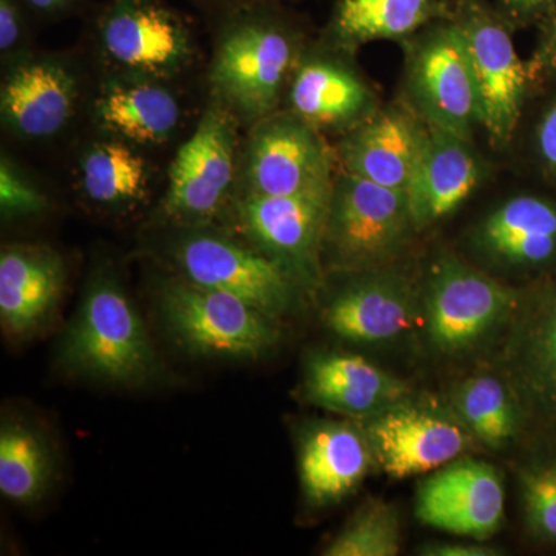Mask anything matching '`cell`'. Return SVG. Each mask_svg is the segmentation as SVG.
Wrapping results in <instances>:
<instances>
[{
    "instance_id": "23",
    "label": "cell",
    "mask_w": 556,
    "mask_h": 556,
    "mask_svg": "<svg viewBox=\"0 0 556 556\" xmlns=\"http://www.w3.org/2000/svg\"><path fill=\"white\" fill-rule=\"evenodd\" d=\"M453 0H339L329 35L342 49L375 40H405L452 16Z\"/></svg>"
},
{
    "instance_id": "35",
    "label": "cell",
    "mask_w": 556,
    "mask_h": 556,
    "mask_svg": "<svg viewBox=\"0 0 556 556\" xmlns=\"http://www.w3.org/2000/svg\"><path fill=\"white\" fill-rule=\"evenodd\" d=\"M538 149L543 160L556 172V104L547 110L538 127Z\"/></svg>"
},
{
    "instance_id": "9",
    "label": "cell",
    "mask_w": 556,
    "mask_h": 556,
    "mask_svg": "<svg viewBox=\"0 0 556 556\" xmlns=\"http://www.w3.org/2000/svg\"><path fill=\"white\" fill-rule=\"evenodd\" d=\"M236 127L232 110L222 101L207 109L172 163L163 200L167 217L203 223L217 215L236 178Z\"/></svg>"
},
{
    "instance_id": "12",
    "label": "cell",
    "mask_w": 556,
    "mask_h": 556,
    "mask_svg": "<svg viewBox=\"0 0 556 556\" xmlns=\"http://www.w3.org/2000/svg\"><path fill=\"white\" fill-rule=\"evenodd\" d=\"M514 294L459 260H439L427 298L428 334L442 351H459L484 338L514 306Z\"/></svg>"
},
{
    "instance_id": "1",
    "label": "cell",
    "mask_w": 556,
    "mask_h": 556,
    "mask_svg": "<svg viewBox=\"0 0 556 556\" xmlns=\"http://www.w3.org/2000/svg\"><path fill=\"white\" fill-rule=\"evenodd\" d=\"M219 36L211 79L218 101L249 123L276 112L281 91L299 64L295 31L270 3L229 13Z\"/></svg>"
},
{
    "instance_id": "29",
    "label": "cell",
    "mask_w": 556,
    "mask_h": 556,
    "mask_svg": "<svg viewBox=\"0 0 556 556\" xmlns=\"http://www.w3.org/2000/svg\"><path fill=\"white\" fill-rule=\"evenodd\" d=\"M514 353L522 382L556 408V292L529 317Z\"/></svg>"
},
{
    "instance_id": "39",
    "label": "cell",
    "mask_w": 556,
    "mask_h": 556,
    "mask_svg": "<svg viewBox=\"0 0 556 556\" xmlns=\"http://www.w3.org/2000/svg\"><path fill=\"white\" fill-rule=\"evenodd\" d=\"M21 2L27 3L28 7L39 11V13L54 14L68 10L78 0H21Z\"/></svg>"
},
{
    "instance_id": "11",
    "label": "cell",
    "mask_w": 556,
    "mask_h": 556,
    "mask_svg": "<svg viewBox=\"0 0 556 556\" xmlns=\"http://www.w3.org/2000/svg\"><path fill=\"white\" fill-rule=\"evenodd\" d=\"M331 193L332 188L295 195L244 192L237 204V218L255 248L295 276H309L324 248Z\"/></svg>"
},
{
    "instance_id": "30",
    "label": "cell",
    "mask_w": 556,
    "mask_h": 556,
    "mask_svg": "<svg viewBox=\"0 0 556 556\" xmlns=\"http://www.w3.org/2000/svg\"><path fill=\"white\" fill-rule=\"evenodd\" d=\"M401 521L390 504L369 503L325 548L328 556H394L401 551Z\"/></svg>"
},
{
    "instance_id": "18",
    "label": "cell",
    "mask_w": 556,
    "mask_h": 556,
    "mask_svg": "<svg viewBox=\"0 0 556 556\" xmlns=\"http://www.w3.org/2000/svg\"><path fill=\"white\" fill-rule=\"evenodd\" d=\"M76 94V80L67 68L51 61L24 62L3 80V123L22 138L53 137L72 119Z\"/></svg>"
},
{
    "instance_id": "7",
    "label": "cell",
    "mask_w": 556,
    "mask_h": 556,
    "mask_svg": "<svg viewBox=\"0 0 556 556\" xmlns=\"http://www.w3.org/2000/svg\"><path fill=\"white\" fill-rule=\"evenodd\" d=\"M181 277L192 283L236 295L274 318L294 299L288 266L258 248L212 233H190L174 249Z\"/></svg>"
},
{
    "instance_id": "20",
    "label": "cell",
    "mask_w": 556,
    "mask_h": 556,
    "mask_svg": "<svg viewBox=\"0 0 556 556\" xmlns=\"http://www.w3.org/2000/svg\"><path fill=\"white\" fill-rule=\"evenodd\" d=\"M324 318L327 327L348 342H387L412 327L415 302L401 278H362L331 300Z\"/></svg>"
},
{
    "instance_id": "13",
    "label": "cell",
    "mask_w": 556,
    "mask_h": 556,
    "mask_svg": "<svg viewBox=\"0 0 556 556\" xmlns=\"http://www.w3.org/2000/svg\"><path fill=\"white\" fill-rule=\"evenodd\" d=\"M506 492L496 468L460 459L427 478L416 497V517L426 526L486 540L500 530Z\"/></svg>"
},
{
    "instance_id": "38",
    "label": "cell",
    "mask_w": 556,
    "mask_h": 556,
    "mask_svg": "<svg viewBox=\"0 0 556 556\" xmlns=\"http://www.w3.org/2000/svg\"><path fill=\"white\" fill-rule=\"evenodd\" d=\"M195 2L229 14L233 11L249 9V7L260 5V3H273L274 0H195Z\"/></svg>"
},
{
    "instance_id": "8",
    "label": "cell",
    "mask_w": 556,
    "mask_h": 556,
    "mask_svg": "<svg viewBox=\"0 0 556 556\" xmlns=\"http://www.w3.org/2000/svg\"><path fill=\"white\" fill-rule=\"evenodd\" d=\"M334 153L320 130L294 112L257 121L249 137L244 179L247 192L295 195L332 188Z\"/></svg>"
},
{
    "instance_id": "3",
    "label": "cell",
    "mask_w": 556,
    "mask_h": 556,
    "mask_svg": "<svg viewBox=\"0 0 556 556\" xmlns=\"http://www.w3.org/2000/svg\"><path fill=\"white\" fill-rule=\"evenodd\" d=\"M407 40V93L428 126L471 141L481 124L479 98L463 33L452 16Z\"/></svg>"
},
{
    "instance_id": "15",
    "label": "cell",
    "mask_w": 556,
    "mask_h": 556,
    "mask_svg": "<svg viewBox=\"0 0 556 556\" xmlns=\"http://www.w3.org/2000/svg\"><path fill=\"white\" fill-rule=\"evenodd\" d=\"M368 442L390 478L405 479L447 466L467 448L456 424L420 409L394 405L368 426Z\"/></svg>"
},
{
    "instance_id": "33",
    "label": "cell",
    "mask_w": 556,
    "mask_h": 556,
    "mask_svg": "<svg viewBox=\"0 0 556 556\" xmlns=\"http://www.w3.org/2000/svg\"><path fill=\"white\" fill-rule=\"evenodd\" d=\"M495 9L510 27L551 16L556 0H495Z\"/></svg>"
},
{
    "instance_id": "31",
    "label": "cell",
    "mask_w": 556,
    "mask_h": 556,
    "mask_svg": "<svg viewBox=\"0 0 556 556\" xmlns=\"http://www.w3.org/2000/svg\"><path fill=\"white\" fill-rule=\"evenodd\" d=\"M527 522L536 535L556 541V466L530 468L521 478Z\"/></svg>"
},
{
    "instance_id": "26",
    "label": "cell",
    "mask_w": 556,
    "mask_h": 556,
    "mask_svg": "<svg viewBox=\"0 0 556 556\" xmlns=\"http://www.w3.org/2000/svg\"><path fill=\"white\" fill-rule=\"evenodd\" d=\"M51 453L38 431L20 420L0 428V492L17 504H33L49 486Z\"/></svg>"
},
{
    "instance_id": "24",
    "label": "cell",
    "mask_w": 556,
    "mask_h": 556,
    "mask_svg": "<svg viewBox=\"0 0 556 556\" xmlns=\"http://www.w3.org/2000/svg\"><path fill=\"white\" fill-rule=\"evenodd\" d=\"M478 241L490 257L508 265L547 262L556 252V207L536 197H515L482 222Z\"/></svg>"
},
{
    "instance_id": "32",
    "label": "cell",
    "mask_w": 556,
    "mask_h": 556,
    "mask_svg": "<svg viewBox=\"0 0 556 556\" xmlns=\"http://www.w3.org/2000/svg\"><path fill=\"white\" fill-rule=\"evenodd\" d=\"M0 207L9 217L35 215L47 207V200L9 159L0 163Z\"/></svg>"
},
{
    "instance_id": "19",
    "label": "cell",
    "mask_w": 556,
    "mask_h": 556,
    "mask_svg": "<svg viewBox=\"0 0 556 556\" xmlns=\"http://www.w3.org/2000/svg\"><path fill=\"white\" fill-rule=\"evenodd\" d=\"M289 102L291 112L317 130H351L379 109L375 93L353 68L324 58L298 64Z\"/></svg>"
},
{
    "instance_id": "28",
    "label": "cell",
    "mask_w": 556,
    "mask_h": 556,
    "mask_svg": "<svg viewBox=\"0 0 556 556\" xmlns=\"http://www.w3.org/2000/svg\"><path fill=\"white\" fill-rule=\"evenodd\" d=\"M455 404L466 426L489 447L506 445L518 427L517 412L504 383L478 376L457 390Z\"/></svg>"
},
{
    "instance_id": "14",
    "label": "cell",
    "mask_w": 556,
    "mask_h": 556,
    "mask_svg": "<svg viewBox=\"0 0 556 556\" xmlns=\"http://www.w3.org/2000/svg\"><path fill=\"white\" fill-rule=\"evenodd\" d=\"M427 135L428 124L412 105H388L346 131L339 159L350 174L407 192Z\"/></svg>"
},
{
    "instance_id": "21",
    "label": "cell",
    "mask_w": 556,
    "mask_h": 556,
    "mask_svg": "<svg viewBox=\"0 0 556 556\" xmlns=\"http://www.w3.org/2000/svg\"><path fill=\"white\" fill-rule=\"evenodd\" d=\"M305 390L314 404L351 416L379 415L408 393L404 382L367 358L346 354L311 358Z\"/></svg>"
},
{
    "instance_id": "6",
    "label": "cell",
    "mask_w": 556,
    "mask_h": 556,
    "mask_svg": "<svg viewBox=\"0 0 556 556\" xmlns=\"http://www.w3.org/2000/svg\"><path fill=\"white\" fill-rule=\"evenodd\" d=\"M452 17L463 33L479 98L481 124L506 146L517 129L529 72L510 36V25L489 0H453Z\"/></svg>"
},
{
    "instance_id": "2",
    "label": "cell",
    "mask_w": 556,
    "mask_h": 556,
    "mask_svg": "<svg viewBox=\"0 0 556 556\" xmlns=\"http://www.w3.org/2000/svg\"><path fill=\"white\" fill-rule=\"evenodd\" d=\"M62 361L73 371L116 386H138L155 375L144 324L110 274L94 277L87 288L62 343Z\"/></svg>"
},
{
    "instance_id": "16",
    "label": "cell",
    "mask_w": 556,
    "mask_h": 556,
    "mask_svg": "<svg viewBox=\"0 0 556 556\" xmlns=\"http://www.w3.org/2000/svg\"><path fill=\"white\" fill-rule=\"evenodd\" d=\"M470 142L428 126L426 146L407 188L416 230L452 215L481 185L485 166Z\"/></svg>"
},
{
    "instance_id": "5",
    "label": "cell",
    "mask_w": 556,
    "mask_h": 556,
    "mask_svg": "<svg viewBox=\"0 0 556 556\" xmlns=\"http://www.w3.org/2000/svg\"><path fill=\"white\" fill-rule=\"evenodd\" d=\"M161 309L179 345L200 356L257 358L277 342L273 318L228 292L169 280Z\"/></svg>"
},
{
    "instance_id": "17",
    "label": "cell",
    "mask_w": 556,
    "mask_h": 556,
    "mask_svg": "<svg viewBox=\"0 0 556 556\" xmlns=\"http://www.w3.org/2000/svg\"><path fill=\"white\" fill-rule=\"evenodd\" d=\"M65 285L58 252L35 244H14L0 254V321L7 334L28 338L60 305Z\"/></svg>"
},
{
    "instance_id": "27",
    "label": "cell",
    "mask_w": 556,
    "mask_h": 556,
    "mask_svg": "<svg viewBox=\"0 0 556 556\" xmlns=\"http://www.w3.org/2000/svg\"><path fill=\"white\" fill-rule=\"evenodd\" d=\"M84 192L102 206H121L142 199L148 188V166L123 142L94 144L80 164Z\"/></svg>"
},
{
    "instance_id": "34",
    "label": "cell",
    "mask_w": 556,
    "mask_h": 556,
    "mask_svg": "<svg viewBox=\"0 0 556 556\" xmlns=\"http://www.w3.org/2000/svg\"><path fill=\"white\" fill-rule=\"evenodd\" d=\"M21 0H0V50H13L24 31Z\"/></svg>"
},
{
    "instance_id": "10",
    "label": "cell",
    "mask_w": 556,
    "mask_h": 556,
    "mask_svg": "<svg viewBox=\"0 0 556 556\" xmlns=\"http://www.w3.org/2000/svg\"><path fill=\"white\" fill-rule=\"evenodd\" d=\"M100 39L116 65L153 78L175 75L192 53L188 27L163 0H112Z\"/></svg>"
},
{
    "instance_id": "4",
    "label": "cell",
    "mask_w": 556,
    "mask_h": 556,
    "mask_svg": "<svg viewBox=\"0 0 556 556\" xmlns=\"http://www.w3.org/2000/svg\"><path fill=\"white\" fill-rule=\"evenodd\" d=\"M413 230L407 192L343 172L332 186L324 249L339 268L367 269L390 260Z\"/></svg>"
},
{
    "instance_id": "25",
    "label": "cell",
    "mask_w": 556,
    "mask_h": 556,
    "mask_svg": "<svg viewBox=\"0 0 556 556\" xmlns=\"http://www.w3.org/2000/svg\"><path fill=\"white\" fill-rule=\"evenodd\" d=\"M94 113L105 130L139 144L167 141L181 118L177 98L152 80L109 84L98 97Z\"/></svg>"
},
{
    "instance_id": "37",
    "label": "cell",
    "mask_w": 556,
    "mask_h": 556,
    "mask_svg": "<svg viewBox=\"0 0 556 556\" xmlns=\"http://www.w3.org/2000/svg\"><path fill=\"white\" fill-rule=\"evenodd\" d=\"M541 61L547 68L556 72V10L547 16L546 35L541 47Z\"/></svg>"
},
{
    "instance_id": "22",
    "label": "cell",
    "mask_w": 556,
    "mask_h": 556,
    "mask_svg": "<svg viewBox=\"0 0 556 556\" xmlns=\"http://www.w3.org/2000/svg\"><path fill=\"white\" fill-rule=\"evenodd\" d=\"M371 447L346 424L329 422L311 430L300 448V481L317 506L338 503L367 475Z\"/></svg>"
},
{
    "instance_id": "36",
    "label": "cell",
    "mask_w": 556,
    "mask_h": 556,
    "mask_svg": "<svg viewBox=\"0 0 556 556\" xmlns=\"http://www.w3.org/2000/svg\"><path fill=\"white\" fill-rule=\"evenodd\" d=\"M424 555L430 556H493L500 555L497 548L479 546V544H431L424 547Z\"/></svg>"
}]
</instances>
